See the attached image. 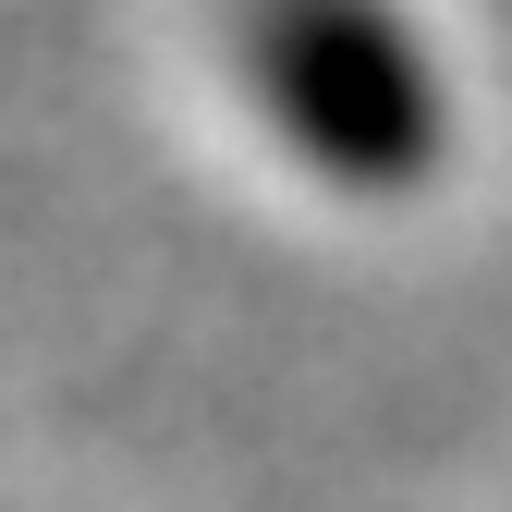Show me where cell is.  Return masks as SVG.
<instances>
[{
	"label": "cell",
	"mask_w": 512,
	"mask_h": 512,
	"mask_svg": "<svg viewBox=\"0 0 512 512\" xmlns=\"http://www.w3.org/2000/svg\"><path fill=\"white\" fill-rule=\"evenodd\" d=\"M244 74L269 122L342 183H403L439 159V74L391 0H256Z\"/></svg>",
	"instance_id": "1"
}]
</instances>
